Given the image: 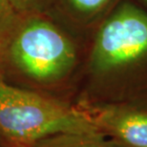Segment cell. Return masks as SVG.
<instances>
[{
    "label": "cell",
    "mask_w": 147,
    "mask_h": 147,
    "mask_svg": "<svg viewBox=\"0 0 147 147\" xmlns=\"http://www.w3.org/2000/svg\"><path fill=\"white\" fill-rule=\"evenodd\" d=\"M32 147H121L101 132L65 133L45 138Z\"/></svg>",
    "instance_id": "5"
},
{
    "label": "cell",
    "mask_w": 147,
    "mask_h": 147,
    "mask_svg": "<svg viewBox=\"0 0 147 147\" xmlns=\"http://www.w3.org/2000/svg\"><path fill=\"white\" fill-rule=\"evenodd\" d=\"M70 5L81 13H94L99 11L109 0H68Z\"/></svg>",
    "instance_id": "7"
},
{
    "label": "cell",
    "mask_w": 147,
    "mask_h": 147,
    "mask_svg": "<svg viewBox=\"0 0 147 147\" xmlns=\"http://www.w3.org/2000/svg\"><path fill=\"white\" fill-rule=\"evenodd\" d=\"M100 132L88 112L0 79V136L14 147H32L65 133Z\"/></svg>",
    "instance_id": "1"
},
{
    "label": "cell",
    "mask_w": 147,
    "mask_h": 147,
    "mask_svg": "<svg viewBox=\"0 0 147 147\" xmlns=\"http://www.w3.org/2000/svg\"><path fill=\"white\" fill-rule=\"evenodd\" d=\"M17 13H33L43 8L46 0H11Z\"/></svg>",
    "instance_id": "8"
},
{
    "label": "cell",
    "mask_w": 147,
    "mask_h": 147,
    "mask_svg": "<svg viewBox=\"0 0 147 147\" xmlns=\"http://www.w3.org/2000/svg\"><path fill=\"white\" fill-rule=\"evenodd\" d=\"M98 130L121 147H147V111L121 105L84 106Z\"/></svg>",
    "instance_id": "4"
},
{
    "label": "cell",
    "mask_w": 147,
    "mask_h": 147,
    "mask_svg": "<svg viewBox=\"0 0 147 147\" xmlns=\"http://www.w3.org/2000/svg\"><path fill=\"white\" fill-rule=\"evenodd\" d=\"M8 45L13 65L37 82L60 80L76 63L71 41L54 24L37 16H29L17 25Z\"/></svg>",
    "instance_id": "2"
},
{
    "label": "cell",
    "mask_w": 147,
    "mask_h": 147,
    "mask_svg": "<svg viewBox=\"0 0 147 147\" xmlns=\"http://www.w3.org/2000/svg\"><path fill=\"white\" fill-rule=\"evenodd\" d=\"M147 57V13L120 7L99 30L91 53V69L99 75L120 71Z\"/></svg>",
    "instance_id": "3"
},
{
    "label": "cell",
    "mask_w": 147,
    "mask_h": 147,
    "mask_svg": "<svg viewBox=\"0 0 147 147\" xmlns=\"http://www.w3.org/2000/svg\"><path fill=\"white\" fill-rule=\"evenodd\" d=\"M17 14L11 0H0V50L8 45L18 25Z\"/></svg>",
    "instance_id": "6"
}]
</instances>
